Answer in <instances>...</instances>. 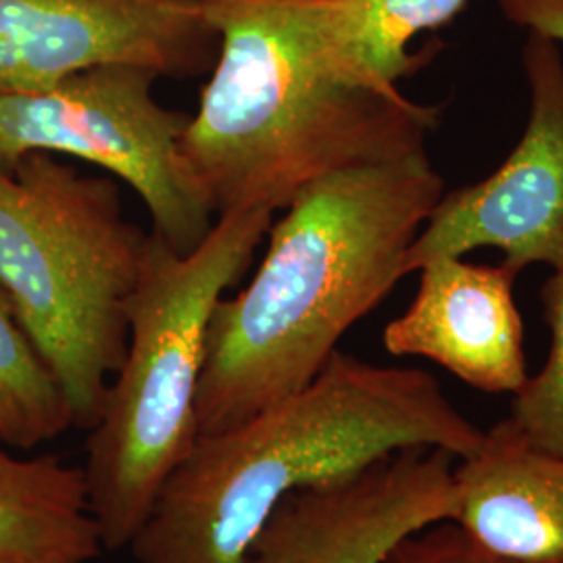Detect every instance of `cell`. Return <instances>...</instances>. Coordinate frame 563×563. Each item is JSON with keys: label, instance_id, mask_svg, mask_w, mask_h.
Returning a JSON list of instances; mask_svg holds the SVG:
<instances>
[{"label": "cell", "instance_id": "1", "mask_svg": "<svg viewBox=\"0 0 563 563\" xmlns=\"http://www.w3.org/2000/svg\"><path fill=\"white\" fill-rule=\"evenodd\" d=\"M197 2L218 53L180 155L216 218L284 211L332 174L426 151L439 109L372 78L328 0Z\"/></svg>", "mask_w": 563, "mask_h": 563}, {"label": "cell", "instance_id": "2", "mask_svg": "<svg viewBox=\"0 0 563 563\" xmlns=\"http://www.w3.org/2000/svg\"><path fill=\"white\" fill-rule=\"evenodd\" d=\"M444 180L426 151L316 181L267 230L257 274L209 320L199 437L311 383L342 336L407 274V253Z\"/></svg>", "mask_w": 563, "mask_h": 563}, {"label": "cell", "instance_id": "3", "mask_svg": "<svg viewBox=\"0 0 563 563\" xmlns=\"http://www.w3.org/2000/svg\"><path fill=\"white\" fill-rule=\"evenodd\" d=\"M483 437L426 369L336 351L295 395L201 434L130 549L139 563H244L263 523L295 490L405 449H441L460 462Z\"/></svg>", "mask_w": 563, "mask_h": 563}, {"label": "cell", "instance_id": "4", "mask_svg": "<svg viewBox=\"0 0 563 563\" xmlns=\"http://www.w3.org/2000/svg\"><path fill=\"white\" fill-rule=\"evenodd\" d=\"M272 222V211H228L190 253L148 234L141 276L125 305V357L109 383L99 422L88 430L81 467L102 549L130 547L163 484L197 443L211 313L249 269Z\"/></svg>", "mask_w": 563, "mask_h": 563}, {"label": "cell", "instance_id": "5", "mask_svg": "<svg viewBox=\"0 0 563 563\" xmlns=\"http://www.w3.org/2000/svg\"><path fill=\"white\" fill-rule=\"evenodd\" d=\"M146 241L113 178L48 153L0 169V286L86 432L125 357Z\"/></svg>", "mask_w": 563, "mask_h": 563}, {"label": "cell", "instance_id": "6", "mask_svg": "<svg viewBox=\"0 0 563 563\" xmlns=\"http://www.w3.org/2000/svg\"><path fill=\"white\" fill-rule=\"evenodd\" d=\"M159 76L99 65L46 88L0 95V169L36 153L92 163L141 197L153 232L190 253L213 225L181 162L188 118L155 99Z\"/></svg>", "mask_w": 563, "mask_h": 563}, {"label": "cell", "instance_id": "7", "mask_svg": "<svg viewBox=\"0 0 563 563\" xmlns=\"http://www.w3.org/2000/svg\"><path fill=\"white\" fill-rule=\"evenodd\" d=\"M528 121L516 148L490 176L444 190L407 253V274L441 257L497 249L514 272L563 265V55L528 30L522 48Z\"/></svg>", "mask_w": 563, "mask_h": 563}, {"label": "cell", "instance_id": "8", "mask_svg": "<svg viewBox=\"0 0 563 563\" xmlns=\"http://www.w3.org/2000/svg\"><path fill=\"white\" fill-rule=\"evenodd\" d=\"M216 53L218 36L197 0H0V95L99 65L188 78Z\"/></svg>", "mask_w": 563, "mask_h": 563}, {"label": "cell", "instance_id": "9", "mask_svg": "<svg viewBox=\"0 0 563 563\" xmlns=\"http://www.w3.org/2000/svg\"><path fill=\"white\" fill-rule=\"evenodd\" d=\"M453 460L441 449H405L299 488L263 523L244 563H383L402 539L453 520Z\"/></svg>", "mask_w": 563, "mask_h": 563}, {"label": "cell", "instance_id": "10", "mask_svg": "<svg viewBox=\"0 0 563 563\" xmlns=\"http://www.w3.org/2000/svg\"><path fill=\"white\" fill-rule=\"evenodd\" d=\"M413 301L384 328L395 357H423L488 395H516L528 380L518 272L441 257L420 269Z\"/></svg>", "mask_w": 563, "mask_h": 563}, {"label": "cell", "instance_id": "11", "mask_svg": "<svg viewBox=\"0 0 563 563\" xmlns=\"http://www.w3.org/2000/svg\"><path fill=\"white\" fill-rule=\"evenodd\" d=\"M460 523L505 563H563V455L528 443L507 418L453 472Z\"/></svg>", "mask_w": 563, "mask_h": 563}, {"label": "cell", "instance_id": "12", "mask_svg": "<svg viewBox=\"0 0 563 563\" xmlns=\"http://www.w3.org/2000/svg\"><path fill=\"white\" fill-rule=\"evenodd\" d=\"M101 551L81 467L0 451V563H86Z\"/></svg>", "mask_w": 563, "mask_h": 563}, {"label": "cell", "instance_id": "13", "mask_svg": "<svg viewBox=\"0 0 563 563\" xmlns=\"http://www.w3.org/2000/svg\"><path fill=\"white\" fill-rule=\"evenodd\" d=\"M74 428L67 397L0 286V443L30 451Z\"/></svg>", "mask_w": 563, "mask_h": 563}, {"label": "cell", "instance_id": "14", "mask_svg": "<svg viewBox=\"0 0 563 563\" xmlns=\"http://www.w3.org/2000/svg\"><path fill=\"white\" fill-rule=\"evenodd\" d=\"M349 55L383 84L416 74L422 55L409 51L411 41L455 20L467 0H328Z\"/></svg>", "mask_w": 563, "mask_h": 563}, {"label": "cell", "instance_id": "15", "mask_svg": "<svg viewBox=\"0 0 563 563\" xmlns=\"http://www.w3.org/2000/svg\"><path fill=\"white\" fill-rule=\"evenodd\" d=\"M551 346L543 367L514 395L509 422L547 453L563 455V265L551 269L541 288Z\"/></svg>", "mask_w": 563, "mask_h": 563}, {"label": "cell", "instance_id": "16", "mask_svg": "<svg viewBox=\"0 0 563 563\" xmlns=\"http://www.w3.org/2000/svg\"><path fill=\"white\" fill-rule=\"evenodd\" d=\"M383 563H505L474 543L460 523L426 526L420 532L402 539Z\"/></svg>", "mask_w": 563, "mask_h": 563}, {"label": "cell", "instance_id": "17", "mask_svg": "<svg viewBox=\"0 0 563 563\" xmlns=\"http://www.w3.org/2000/svg\"><path fill=\"white\" fill-rule=\"evenodd\" d=\"M505 18L563 46V0H497Z\"/></svg>", "mask_w": 563, "mask_h": 563}]
</instances>
